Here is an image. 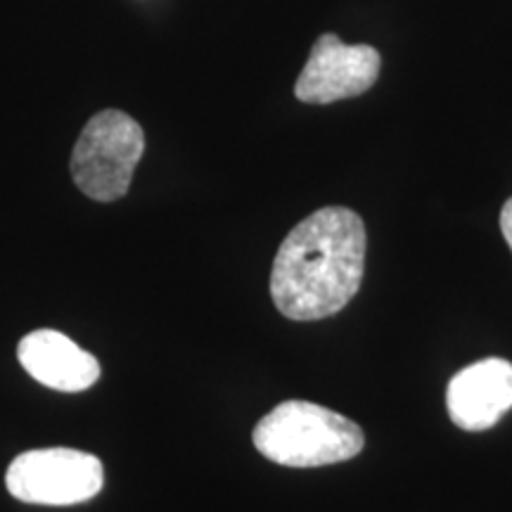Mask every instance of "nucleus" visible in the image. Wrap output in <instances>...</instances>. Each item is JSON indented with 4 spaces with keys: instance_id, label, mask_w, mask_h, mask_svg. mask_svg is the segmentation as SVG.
<instances>
[{
    "instance_id": "obj_8",
    "label": "nucleus",
    "mask_w": 512,
    "mask_h": 512,
    "mask_svg": "<svg viewBox=\"0 0 512 512\" xmlns=\"http://www.w3.org/2000/svg\"><path fill=\"white\" fill-rule=\"evenodd\" d=\"M501 233L505 242H508V247L512 249V197L503 204L501 209Z\"/></svg>"
},
{
    "instance_id": "obj_1",
    "label": "nucleus",
    "mask_w": 512,
    "mask_h": 512,
    "mask_svg": "<svg viewBox=\"0 0 512 512\" xmlns=\"http://www.w3.org/2000/svg\"><path fill=\"white\" fill-rule=\"evenodd\" d=\"M366 226L347 207L313 211L290 230L273 261L271 297L290 320L335 316L356 297L366 266Z\"/></svg>"
},
{
    "instance_id": "obj_6",
    "label": "nucleus",
    "mask_w": 512,
    "mask_h": 512,
    "mask_svg": "<svg viewBox=\"0 0 512 512\" xmlns=\"http://www.w3.org/2000/svg\"><path fill=\"white\" fill-rule=\"evenodd\" d=\"M446 406L451 420L465 432H484L512 408V363L484 358L453 375Z\"/></svg>"
},
{
    "instance_id": "obj_3",
    "label": "nucleus",
    "mask_w": 512,
    "mask_h": 512,
    "mask_svg": "<svg viewBox=\"0 0 512 512\" xmlns=\"http://www.w3.org/2000/svg\"><path fill=\"white\" fill-rule=\"evenodd\" d=\"M145 152V133L136 119L119 110H102L88 119L72 152V178L95 202L121 200L131 188Z\"/></svg>"
},
{
    "instance_id": "obj_4",
    "label": "nucleus",
    "mask_w": 512,
    "mask_h": 512,
    "mask_svg": "<svg viewBox=\"0 0 512 512\" xmlns=\"http://www.w3.org/2000/svg\"><path fill=\"white\" fill-rule=\"evenodd\" d=\"M105 472L91 453L76 448H38L17 456L5 486L17 501L34 505H74L100 494Z\"/></svg>"
},
{
    "instance_id": "obj_7",
    "label": "nucleus",
    "mask_w": 512,
    "mask_h": 512,
    "mask_svg": "<svg viewBox=\"0 0 512 512\" xmlns=\"http://www.w3.org/2000/svg\"><path fill=\"white\" fill-rule=\"evenodd\" d=\"M17 358L36 382L57 392H83L100 377L98 358L57 330H36L19 342Z\"/></svg>"
},
{
    "instance_id": "obj_5",
    "label": "nucleus",
    "mask_w": 512,
    "mask_h": 512,
    "mask_svg": "<svg viewBox=\"0 0 512 512\" xmlns=\"http://www.w3.org/2000/svg\"><path fill=\"white\" fill-rule=\"evenodd\" d=\"M380 69L382 57L373 46H347L339 36L323 34L313 43L294 95L309 105L356 98L375 86Z\"/></svg>"
},
{
    "instance_id": "obj_2",
    "label": "nucleus",
    "mask_w": 512,
    "mask_h": 512,
    "mask_svg": "<svg viewBox=\"0 0 512 512\" xmlns=\"http://www.w3.org/2000/svg\"><path fill=\"white\" fill-rule=\"evenodd\" d=\"M256 451L285 467H323L351 460L366 446L363 430L311 401H283L256 422Z\"/></svg>"
}]
</instances>
